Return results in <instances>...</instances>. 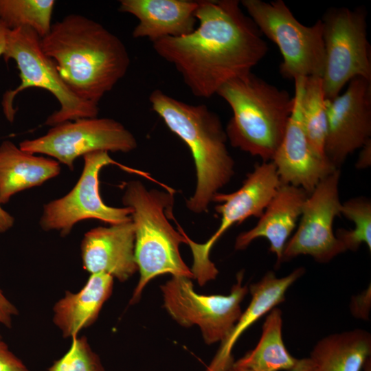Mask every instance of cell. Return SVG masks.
Listing matches in <instances>:
<instances>
[{
	"label": "cell",
	"mask_w": 371,
	"mask_h": 371,
	"mask_svg": "<svg viewBox=\"0 0 371 371\" xmlns=\"http://www.w3.org/2000/svg\"><path fill=\"white\" fill-rule=\"evenodd\" d=\"M326 98L322 77L305 78L301 100V113L306 137L313 150L325 157L324 146L327 133Z\"/></svg>",
	"instance_id": "cb8c5ba5"
},
{
	"label": "cell",
	"mask_w": 371,
	"mask_h": 371,
	"mask_svg": "<svg viewBox=\"0 0 371 371\" xmlns=\"http://www.w3.org/2000/svg\"><path fill=\"white\" fill-rule=\"evenodd\" d=\"M371 304L370 285L361 294L353 296L350 302L351 313L358 319H368Z\"/></svg>",
	"instance_id": "f1b7e54d"
},
{
	"label": "cell",
	"mask_w": 371,
	"mask_h": 371,
	"mask_svg": "<svg viewBox=\"0 0 371 371\" xmlns=\"http://www.w3.org/2000/svg\"><path fill=\"white\" fill-rule=\"evenodd\" d=\"M84 166L80 178L66 195L51 201L43 207L39 221L45 231L56 230L62 236L71 232L79 221L98 219L110 225L130 221L132 209L106 205L99 192V173L103 167L124 166L111 158L109 153L97 151L83 156Z\"/></svg>",
	"instance_id": "7c38bea8"
},
{
	"label": "cell",
	"mask_w": 371,
	"mask_h": 371,
	"mask_svg": "<svg viewBox=\"0 0 371 371\" xmlns=\"http://www.w3.org/2000/svg\"><path fill=\"white\" fill-rule=\"evenodd\" d=\"M269 313L258 344L234 361L236 366L251 371H288L296 364L298 359L289 352L283 341L281 310L273 308Z\"/></svg>",
	"instance_id": "603a6c76"
},
{
	"label": "cell",
	"mask_w": 371,
	"mask_h": 371,
	"mask_svg": "<svg viewBox=\"0 0 371 371\" xmlns=\"http://www.w3.org/2000/svg\"><path fill=\"white\" fill-rule=\"evenodd\" d=\"M361 148L357 159L356 167L358 169H364L371 164V140L365 144Z\"/></svg>",
	"instance_id": "1f68e13d"
},
{
	"label": "cell",
	"mask_w": 371,
	"mask_h": 371,
	"mask_svg": "<svg viewBox=\"0 0 371 371\" xmlns=\"http://www.w3.org/2000/svg\"><path fill=\"white\" fill-rule=\"evenodd\" d=\"M341 214L354 223L352 229L339 228L335 233L346 251H357L363 243L371 251V201L364 196L341 203Z\"/></svg>",
	"instance_id": "484cf974"
},
{
	"label": "cell",
	"mask_w": 371,
	"mask_h": 371,
	"mask_svg": "<svg viewBox=\"0 0 371 371\" xmlns=\"http://www.w3.org/2000/svg\"><path fill=\"white\" fill-rule=\"evenodd\" d=\"M370 354V334L354 329L320 339L309 358L316 371H361Z\"/></svg>",
	"instance_id": "7402d4cb"
},
{
	"label": "cell",
	"mask_w": 371,
	"mask_h": 371,
	"mask_svg": "<svg viewBox=\"0 0 371 371\" xmlns=\"http://www.w3.org/2000/svg\"><path fill=\"white\" fill-rule=\"evenodd\" d=\"M80 251L83 267L91 274L103 273L124 282L138 271L131 219L90 229L84 235Z\"/></svg>",
	"instance_id": "2e32d148"
},
{
	"label": "cell",
	"mask_w": 371,
	"mask_h": 371,
	"mask_svg": "<svg viewBox=\"0 0 371 371\" xmlns=\"http://www.w3.org/2000/svg\"><path fill=\"white\" fill-rule=\"evenodd\" d=\"M41 45L67 87L78 98L97 104L126 75L131 64L119 37L79 14L53 23Z\"/></svg>",
	"instance_id": "7a4b0ae2"
},
{
	"label": "cell",
	"mask_w": 371,
	"mask_h": 371,
	"mask_svg": "<svg viewBox=\"0 0 371 371\" xmlns=\"http://www.w3.org/2000/svg\"><path fill=\"white\" fill-rule=\"evenodd\" d=\"M363 370L364 371H371V361L370 357L368 358L366 361L365 362V364L363 366Z\"/></svg>",
	"instance_id": "e575fe53"
},
{
	"label": "cell",
	"mask_w": 371,
	"mask_h": 371,
	"mask_svg": "<svg viewBox=\"0 0 371 371\" xmlns=\"http://www.w3.org/2000/svg\"><path fill=\"white\" fill-rule=\"evenodd\" d=\"M41 37L32 29L23 27L10 30L6 49L3 56L5 61H15L19 71L20 85L7 91L1 105L6 119L12 122L16 109L14 100L17 94L31 87L45 89L58 100L60 108L52 113L45 124L55 125L84 117H95L98 104L84 100L76 95L61 79L54 63L41 48Z\"/></svg>",
	"instance_id": "8992f818"
},
{
	"label": "cell",
	"mask_w": 371,
	"mask_h": 371,
	"mask_svg": "<svg viewBox=\"0 0 371 371\" xmlns=\"http://www.w3.org/2000/svg\"><path fill=\"white\" fill-rule=\"evenodd\" d=\"M216 94L233 113L225 128L230 144L271 161L284 135L293 96L251 71L227 82Z\"/></svg>",
	"instance_id": "5b68a950"
},
{
	"label": "cell",
	"mask_w": 371,
	"mask_h": 371,
	"mask_svg": "<svg viewBox=\"0 0 371 371\" xmlns=\"http://www.w3.org/2000/svg\"><path fill=\"white\" fill-rule=\"evenodd\" d=\"M54 0H0V23L10 30L27 27L41 38L52 27Z\"/></svg>",
	"instance_id": "d4e9b609"
},
{
	"label": "cell",
	"mask_w": 371,
	"mask_h": 371,
	"mask_svg": "<svg viewBox=\"0 0 371 371\" xmlns=\"http://www.w3.org/2000/svg\"><path fill=\"white\" fill-rule=\"evenodd\" d=\"M122 203L132 209L135 259L139 272L130 304L137 302L146 285L156 276L170 273L193 279L179 251V245L187 243V235L169 221L173 218L174 190H148L141 181H131L124 184Z\"/></svg>",
	"instance_id": "277c9868"
},
{
	"label": "cell",
	"mask_w": 371,
	"mask_h": 371,
	"mask_svg": "<svg viewBox=\"0 0 371 371\" xmlns=\"http://www.w3.org/2000/svg\"><path fill=\"white\" fill-rule=\"evenodd\" d=\"M304 272L297 268L286 276L278 278L272 271L267 272L262 279L251 284L249 291L251 299L248 307L241 313L228 336L221 346L205 371H227L234 363L232 349L240 336L254 323L285 300L288 289Z\"/></svg>",
	"instance_id": "d6986e66"
},
{
	"label": "cell",
	"mask_w": 371,
	"mask_h": 371,
	"mask_svg": "<svg viewBox=\"0 0 371 371\" xmlns=\"http://www.w3.org/2000/svg\"><path fill=\"white\" fill-rule=\"evenodd\" d=\"M18 313L16 306L6 298L0 289V324L11 328L12 318Z\"/></svg>",
	"instance_id": "f546056e"
},
{
	"label": "cell",
	"mask_w": 371,
	"mask_h": 371,
	"mask_svg": "<svg viewBox=\"0 0 371 371\" xmlns=\"http://www.w3.org/2000/svg\"><path fill=\"white\" fill-rule=\"evenodd\" d=\"M305 78L297 77L294 80L293 109L271 161L281 184L300 188L309 194L320 181L337 168L313 150L306 137L301 113Z\"/></svg>",
	"instance_id": "9a60e30c"
},
{
	"label": "cell",
	"mask_w": 371,
	"mask_h": 371,
	"mask_svg": "<svg viewBox=\"0 0 371 371\" xmlns=\"http://www.w3.org/2000/svg\"><path fill=\"white\" fill-rule=\"evenodd\" d=\"M366 11L358 8H330L321 19L325 52L322 78L325 98L333 100L357 77L371 80Z\"/></svg>",
	"instance_id": "ba28073f"
},
{
	"label": "cell",
	"mask_w": 371,
	"mask_h": 371,
	"mask_svg": "<svg viewBox=\"0 0 371 371\" xmlns=\"http://www.w3.org/2000/svg\"><path fill=\"white\" fill-rule=\"evenodd\" d=\"M152 109L190 148L196 170L194 192L186 201L196 214L207 211L214 196L234 175V161L227 147L221 121L204 104L193 105L155 89L149 96Z\"/></svg>",
	"instance_id": "3957f363"
},
{
	"label": "cell",
	"mask_w": 371,
	"mask_h": 371,
	"mask_svg": "<svg viewBox=\"0 0 371 371\" xmlns=\"http://www.w3.org/2000/svg\"><path fill=\"white\" fill-rule=\"evenodd\" d=\"M236 280L229 295H201L194 291L191 278L172 276L160 286L164 306L181 326L197 325L207 344L222 342L239 319L240 304L249 291L243 284V271Z\"/></svg>",
	"instance_id": "9c48e42d"
},
{
	"label": "cell",
	"mask_w": 371,
	"mask_h": 371,
	"mask_svg": "<svg viewBox=\"0 0 371 371\" xmlns=\"http://www.w3.org/2000/svg\"><path fill=\"white\" fill-rule=\"evenodd\" d=\"M240 3L262 34L278 47L283 59L280 73L284 78L322 77L325 52L321 19L311 26L304 25L282 0Z\"/></svg>",
	"instance_id": "52a82bcc"
},
{
	"label": "cell",
	"mask_w": 371,
	"mask_h": 371,
	"mask_svg": "<svg viewBox=\"0 0 371 371\" xmlns=\"http://www.w3.org/2000/svg\"><path fill=\"white\" fill-rule=\"evenodd\" d=\"M113 286L111 276L98 273L91 274L78 292H65L53 308V322L63 337H76L82 329L95 322Z\"/></svg>",
	"instance_id": "ffe728a7"
},
{
	"label": "cell",
	"mask_w": 371,
	"mask_h": 371,
	"mask_svg": "<svg viewBox=\"0 0 371 371\" xmlns=\"http://www.w3.org/2000/svg\"><path fill=\"white\" fill-rule=\"evenodd\" d=\"M308 194L302 188L280 184L257 224L241 232L236 238V250L246 249L258 238L269 243V251L276 255L277 264L282 262L283 251L291 234L300 220Z\"/></svg>",
	"instance_id": "ac0fdd59"
},
{
	"label": "cell",
	"mask_w": 371,
	"mask_h": 371,
	"mask_svg": "<svg viewBox=\"0 0 371 371\" xmlns=\"http://www.w3.org/2000/svg\"><path fill=\"white\" fill-rule=\"evenodd\" d=\"M60 163L21 150L5 140L0 144V204L17 192L38 186L58 176Z\"/></svg>",
	"instance_id": "44dd1931"
},
{
	"label": "cell",
	"mask_w": 371,
	"mask_h": 371,
	"mask_svg": "<svg viewBox=\"0 0 371 371\" xmlns=\"http://www.w3.org/2000/svg\"><path fill=\"white\" fill-rule=\"evenodd\" d=\"M340 176V169H336L308 194L297 230L284 247L282 262L308 255L317 262L326 263L346 251L333 227L335 217L341 215Z\"/></svg>",
	"instance_id": "4fadbf2b"
},
{
	"label": "cell",
	"mask_w": 371,
	"mask_h": 371,
	"mask_svg": "<svg viewBox=\"0 0 371 371\" xmlns=\"http://www.w3.org/2000/svg\"><path fill=\"white\" fill-rule=\"evenodd\" d=\"M198 25L189 34L153 43L196 97L209 98L227 82L251 71L266 55L267 43L237 0L199 1Z\"/></svg>",
	"instance_id": "6da1fadb"
},
{
	"label": "cell",
	"mask_w": 371,
	"mask_h": 371,
	"mask_svg": "<svg viewBox=\"0 0 371 371\" xmlns=\"http://www.w3.org/2000/svg\"><path fill=\"white\" fill-rule=\"evenodd\" d=\"M227 371H251L249 369L236 366L234 363ZM288 371H316L314 364L309 357L298 359L296 364Z\"/></svg>",
	"instance_id": "4dcf8cb0"
},
{
	"label": "cell",
	"mask_w": 371,
	"mask_h": 371,
	"mask_svg": "<svg viewBox=\"0 0 371 371\" xmlns=\"http://www.w3.org/2000/svg\"><path fill=\"white\" fill-rule=\"evenodd\" d=\"M9 32L10 30L0 23V56L5 54Z\"/></svg>",
	"instance_id": "836d02e7"
},
{
	"label": "cell",
	"mask_w": 371,
	"mask_h": 371,
	"mask_svg": "<svg viewBox=\"0 0 371 371\" xmlns=\"http://www.w3.org/2000/svg\"><path fill=\"white\" fill-rule=\"evenodd\" d=\"M0 371H29L24 363L10 350L1 335Z\"/></svg>",
	"instance_id": "83f0119b"
},
{
	"label": "cell",
	"mask_w": 371,
	"mask_h": 371,
	"mask_svg": "<svg viewBox=\"0 0 371 371\" xmlns=\"http://www.w3.org/2000/svg\"><path fill=\"white\" fill-rule=\"evenodd\" d=\"M137 147L135 136L122 124L97 117L55 125L44 135L19 144L21 150L53 157L70 170L80 156L97 151L129 153Z\"/></svg>",
	"instance_id": "8fae6325"
},
{
	"label": "cell",
	"mask_w": 371,
	"mask_h": 371,
	"mask_svg": "<svg viewBox=\"0 0 371 371\" xmlns=\"http://www.w3.org/2000/svg\"><path fill=\"white\" fill-rule=\"evenodd\" d=\"M14 223V217L3 210L0 204V234L10 229Z\"/></svg>",
	"instance_id": "d6a6232c"
},
{
	"label": "cell",
	"mask_w": 371,
	"mask_h": 371,
	"mask_svg": "<svg viewBox=\"0 0 371 371\" xmlns=\"http://www.w3.org/2000/svg\"><path fill=\"white\" fill-rule=\"evenodd\" d=\"M280 184L273 163L262 161L247 175L236 191L228 194L218 192L214 196L212 201L220 203L215 207L216 212L221 215L219 227L203 243H197L186 237L193 256L190 269L201 286L215 279L218 273L210 259V251L216 241L232 225L240 224L251 216L259 218Z\"/></svg>",
	"instance_id": "30bf717a"
},
{
	"label": "cell",
	"mask_w": 371,
	"mask_h": 371,
	"mask_svg": "<svg viewBox=\"0 0 371 371\" xmlns=\"http://www.w3.org/2000/svg\"><path fill=\"white\" fill-rule=\"evenodd\" d=\"M327 133L324 154L337 169L371 140V80L357 77L346 91L326 99Z\"/></svg>",
	"instance_id": "5bb4252c"
},
{
	"label": "cell",
	"mask_w": 371,
	"mask_h": 371,
	"mask_svg": "<svg viewBox=\"0 0 371 371\" xmlns=\"http://www.w3.org/2000/svg\"><path fill=\"white\" fill-rule=\"evenodd\" d=\"M199 4V1L190 0H121L118 10L138 19L132 34L134 38H147L154 43L192 32Z\"/></svg>",
	"instance_id": "e0dca14e"
},
{
	"label": "cell",
	"mask_w": 371,
	"mask_h": 371,
	"mask_svg": "<svg viewBox=\"0 0 371 371\" xmlns=\"http://www.w3.org/2000/svg\"><path fill=\"white\" fill-rule=\"evenodd\" d=\"M48 371H106L87 337H74L69 350Z\"/></svg>",
	"instance_id": "4316f807"
}]
</instances>
